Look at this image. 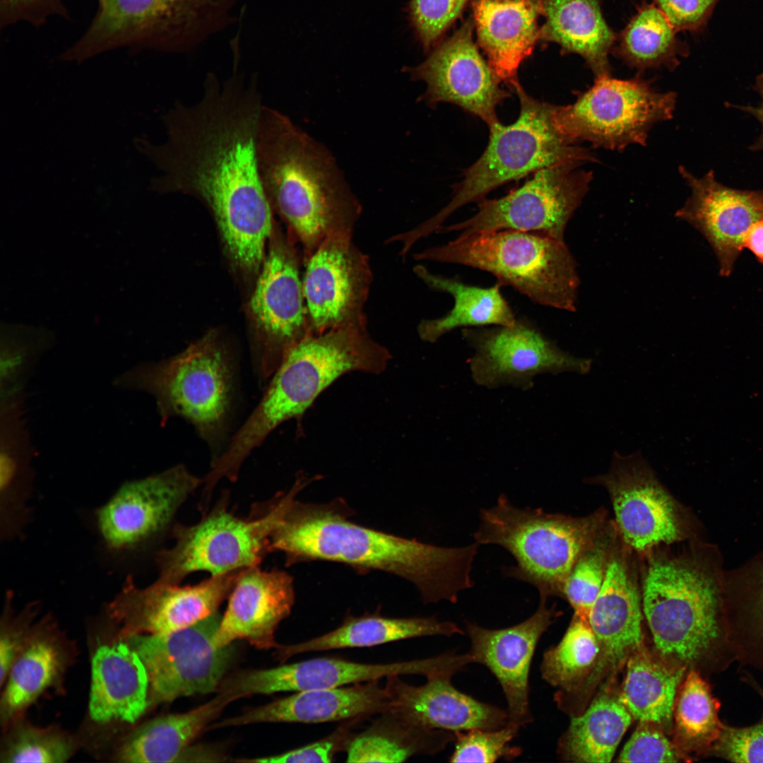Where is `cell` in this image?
<instances>
[{"mask_svg": "<svg viewBox=\"0 0 763 763\" xmlns=\"http://www.w3.org/2000/svg\"><path fill=\"white\" fill-rule=\"evenodd\" d=\"M264 105L254 80L233 76L220 83L210 75L198 102L177 101L165 114V141L141 146L160 172L155 187L201 198L232 259L243 267L262 261L272 228L256 156Z\"/></svg>", "mask_w": 763, "mask_h": 763, "instance_id": "obj_1", "label": "cell"}, {"mask_svg": "<svg viewBox=\"0 0 763 763\" xmlns=\"http://www.w3.org/2000/svg\"><path fill=\"white\" fill-rule=\"evenodd\" d=\"M338 499L329 503L294 499L270 537V552L280 551L288 565L314 560L378 570L415 585L425 603H455L471 588V573L479 545L436 546L359 525Z\"/></svg>", "mask_w": 763, "mask_h": 763, "instance_id": "obj_2", "label": "cell"}, {"mask_svg": "<svg viewBox=\"0 0 763 763\" xmlns=\"http://www.w3.org/2000/svg\"><path fill=\"white\" fill-rule=\"evenodd\" d=\"M718 552L696 548L653 556L643 576L642 610L656 654L671 664L718 674L736 662L724 619Z\"/></svg>", "mask_w": 763, "mask_h": 763, "instance_id": "obj_3", "label": "cell"}, {"mask_svg": "<svg viewBox=\"0 0 763 763\" xmlns=\"http://www.w3.org/2000/svg\"><path fill=\"white\" fill-rule=\"evenodd\" d=\"M256 156L270 203L309 254L326 237L351 233L361 207L333 155L287 115L266 105L259 121Z\"/></svg>", "mask_w": 763, "mask_h": 763, "instance_id": "obj_4", "label": "cell"}, {"mask_svg": "<svg viewBox=\"0 0 763 763\" xmlns=\"http://www.w3.org/2000/svg\"><path fill=\"white\" fill-rule=\"evenodd\" d=\"M390 359L389 351L367 333L365 322L309 333L286 353L259 405L221 454L223 463L239 469L269 433L301 417L341 376L353 371L379 374Z\"/></svg>", "mask_w": 763, "mask_h": 763, "instance_id": "obj_5", "label": "cell"}, {"mask_svg": "<svg viewBox=\"0 0 763 763\" xmlns=\"http://www.w3.org/2000/svg\"><path fill=\"white\" fill-rule=\"evenodd\" d=\"M415 256L478 268L540 305L576 309L580 279L564 239L539 232L503 230L457 237Z\"/></svg>", "mask_w": 763, "mask_h": 763, "instance_id": "obj_6", "label": "cell"}, {"mask_svg": "<svg viewBox=\"0 0 763 763\" xmlns=\"http://www.w3.org/2000/svg\"><path fill=\"white\" fill-rule=\"evenodd\" d=\"M517 95L520 112L509 125L489 126L488 144L480 158L463 172L449 203L415 228L421 238L437 232L461 207L478 202L492 190L543 168L564 164L598 162L587 148L572 143L555 129L552 105L528 95L518 81L510 87Z\"/></svg>", "mask_w": 763, "mask_h": 763, "instance_id": "obj_7", "label": "cell"}, {"mask_svg": "<svg viewBox=\"0 0 763 763\" xmlns=\"http://www.w3.org/2000/svg\"><path fill=\"white\" fill-rule=\"evenodd\" d=\"M604 515L584 517L519 508L501 495L497 504L481 509L475 543L495 544L509 552L516 564L505 575L529 583L540 598L562 596L564 582L579 557L596 542Z\"/></svg>", "mask_w": 763, "mask_h": 763, "instance_id": "obj_8", "label": "cell"}, {"mask_svg": "<svg viewBox=\"0 0 763 763\" xmlns=\"http://www.w3.org/2000/svg\"><path fill=\"white\" fill-rule=\"evenodd\" d=\"M300 475L287 492L277 495L260 513L242 519L220 502L197 524L176 525L175 544L156 556L158 579L179 584L194 572L217 576L259 566L271 552L270 537L296 495L309 483Z\"/></svg>", "mask_w": 763, "mask_h": 763, "instance_id": "obj_9", "label": "cell"}, {"mask_svg": "<svg viewBox=\"0 0 763 763\" xmlns=\"http://www.w3.org/2000/svg\"><path fill=\"white\" fill-rule=\"evenodd\" d=\"M113 384L152 394L162 423L181 416L208 442L220 438L230 408L231 372L214 338L206 337L167 360L134 367Z\"/></svg>", "mask_w": 763, "mask_h": 763, "instance_id": "obj_10", "label": "cell"}, {"mask_svg": "<svg viewBox=\"0 0 763 763\" xmlns=\"http://www.w3.org/2000/svg\"><path fill=\"white\" fill-rule=\"evenodd\" d=\"M576 95L570 105H552L556 131L572 143L588 141L593 148L617 150L646 146L652 127L673 117L677 101L676 93L659 92L639 74L626 80L596 77L593 85Z\"/></svg>", "mask_w": 763, "mask_h": 763, "instance_id": "obj_11", "label": "cell"}, {"mask_svg": "<svg viewBox=\"0 0 763 763\" xmlns=\"http://www.w3.org/2000/svg\"><path fill=\"white\" fill-rule=\"evenodd\" d=\"M580 165L543 168L519 188L495 199L478 202L477 212L437 232H459L458 237L503 230L539 232L564 239L568 223L582 203L593 179Z\"/></svg>", "mask_w": 763, "mask_h": 763, "instance_id": "obj_12", "label": "cell"}, {"mask_svg": "<svg viewBox=\"0 0 763 763\" xmlns=\"http://www.w3.org/2000/svg\"><path fill=\"white\" fill-rule=\"evenodd\" d=\"M221 617L216 612L176 632L131 638V647L146 668L153 702L218 690L235 656L232 644H215Z\"/></svg>", "mask_w": 763, "mask_h": 763, "instance_id": "obj_13", "label": "cell"}, {"mask_svg": "<svg viewBox=\"0 0 763 763\" xmlns=\"http://www.w3.org/2000/svg\"><path fill=\"white\" fill-rule=\"evenodd\" d=\"M461 334L473 350L471 377L488 389L511 386L526 390L538 375L585 374L592 365L591 359L562 350L526 318H516L511 325L462 329Z\"/></svg>", "mask_w": 763, "mask_h": 763, "instance_id": "obj_14", "label": "cell"}, {"mask_svg": "<svg viewBox=\"0 0 763 763\" xmlns=\"http://www.w3.org/2000/svg\"><path fill=\"white\" fill-rule=\"evenodd\" d=\"M588 480L607 490L622 538L634 550L647 552L688 537L682 509L640 451H614L608 471Z\"/></svg>", "mask_w": 763, "mask_h": 763, "instance_id": "obj_15", "label": "cell"}, {"mask_svg": "<svg viewBox=\"0 0 763 763\" xmlns=\"http://www.w3.org/2000/svg\"><path fill=\"white\" fill-rule=\"evenodd\" d=\"M203 479L178 465L125 482L95 511L97 530L114 553L136 551L158 536Z\"/></svg>", "mask_w": 763, "mask_h": 763, "instance_id": "obj_16", "label": "cell"}, {"mask_svg": "<svg viewBox=\"0 0 763 763\" xmlns=\"http://www.w3.org/2000/svg\"><path fill=\"white\" fill-rule=\"evenodd\" d=\"M474 29L469 17L423 62L406 71L427 85L420 101L431 107L439 102L456 105L490 126L499 122L496 108L511 95L480 54L473 39Z\"/></svg>", "mask_w": 763, "mask_h": 763, "instance_id": "obj_17", "label": "cell"}, {"mask_svg": "<svg viewBox=\"0 0 763 763\" xmlns=\"http://www.w3.org/2000/svg\"><path fill=\"white\" fill-rule=\"evenodd\" d=\"M456 666L455 657L451 653L387 663H364L324 656L271 668L242 671L225 678L221 690L236 700L257 694L338 687L392 675H419L428 678L451 674Z\"/></svg>", "mask_w": 763, "mask_h": 763, "instance_id": "obj_18", "label": "cell"}, {"mask_svg": "<svg viewBox=\"0 0 763 763\" xmlns=\"http://www.w3.org/2000/svg\"><path fill=\"white\" fill-rule=\"evenodd\" d=\"M372 277L367 257L352 242L350 233L324 239L309 255L302 279L312 333L365 322Z\"/></svg>", "mask_w": 763, "mask_h": 763, "instance_id": "obj_19", "label": "cell"}, {"mask_svg": "<svg viewBox=\"0 0 763 763\" xmlns=\"http://www.w3.org/2000/svg\"><path fill=\"white\" fill-rule=\"evenodd\" d=\"M540 598L535 613L523 622L502 629H488L467 622L473 663L485 666L496 678L507 702L509 723L520 728L533 716L529 702V674L533 657L543 634L558 616Z\"/></svg>", "mask_w": 763, "mask_h": 763, "instance_id": "obj_20", "label": "cell"}, {"mask_svg": "<svg viewBox=\"0 0 763 763\" xmlns=\"http://www.w3.org/2000/svg\"><path fill=\"white\" fill-rule=\"evenodd\" d=\"M210 0H99L84 35L63 54L82 61L124 47L158 42L199 17Z\"/></svg>", "mask_w": 763, "mask_h": 763, "instance_id": "obj_21", "label": "cell"}, {"mask_svg": "<svg viewBox=\"0 0 763 763\" xmlns=\"http://www.w3.org/2000/svg\"><path fill=\"white\" fill-rule=\"evenodd\" d=\"M678 171L691 194L675 215L702 235L718 259L720 275L728 277L747 230L763 219V189L728 187L716 179L713 170L701 178L682 165Z\"/></svg>", "mask_w": 763, "mask_h": 763, "instance_id": "obj_22", "label": "cell"}, {"mask_svg": "<svg viewBox=\"0 0 763 763\" xmlns=\"http://www.w3.org/2000/svg\"><path fill=\"white\" fill-rule=\"evenodd\" d=\"M243 569L211 576L198 584L185 586L158 579L141 588L129 576L111 604V610L141 631L176 632L216 613Z\"/></svg>", "mask_w": 763, "mask_h": 763, "instance_id": "obj_23", "label": "cell"}, {"mask_svg": "<svg viewBox=\"0 0 763 763\" xmlns=\"http://www.w3.org/2000/svg\"><path fill=\"white\" fill-rule=\"evenodd\" d=\"M304 305L295 259L285 249H272L251 300L252 310L267 343L258 362L264 377L273 374L291 347L312 333Z\"/></svg>", "mask_w": 763, "mask_h": 763, "instance_id": "obj_24", "label": "cell"}, {"mask_svg": "<svg viewBox=\"0 0 763 763\" xmlns=\"http://www.w3.org/2000/svg\"><path fill=\"white\" fill-rule=\"evenodd\" d=\"M641 594L627 562L610 555L601 591L591 609L588 622L598 640L597 664L583 685L592 688L617 671L644 645Z\"/></svg>", "mask_w": 763, "mask_h": 763, "instance_id": "obj_25", "label": "cell"}, {"mask_svg": "<svg viewBox=\"0 0 763 763\" xmlns=\"http://www.w3.org/2000/svg\"><path fill=\"white\" fill-rule=\"evenodd\" d=\"M450 675H435L422 685L392 675L386 678L389 710L424 728L453 733L475 728L497 729L509 723L506 709L480 701L456 689Z\"/></svg>", "mask_w": 763, "mask_h": 763, "instance_id": "obj_26", "label": "cell"}, {"mask_svg": "<svg viewBox=\"0 0 763 763\" xmlns=\"http://www.w3.org/2000/svg\"><path fill=\"white\" fill-rule=\"evenodd\" d=\"M295 603L292 576L281 570L244 569L229 595L214 639L218 646L246 639L259 649L276 648L275 632Z\"/></svg>", "mask_w": 763, "mask_h": 763, "instance_id": "obj_27", "label": "cell"}, {"mask_svg": "<svg viewBox=\"0 0 763 763\" xmlns=\"http://www.w3.org/2000/svg\"><path fill=\"white\" fill-rule=\"evenodd\" d=\"M390 708L379 680L350 685L308 690L276 699L237 716L211 725V728L260 723H320L362 718L367 720Z\"/></svg>", "mask_w": 763, "mask_h": 763, "instance_id": "obj_28", "label": "cell"}, {"mask_svg": "<svg viewBox=\"0 0 763 763\" xmlns=\"http://www.w3.org/2000/svg\"><path fill=\"white\" fill-rule=\"evenodd\" d=\"M474 28L490 68L511 87L539 42L541 0H471Z\"/></svg>", "mask_w": 763, "mask_h": 763, "instance_id": "obj_29", "label": "cell"}, {"mask_svg": "<svg viewBox=\"0 0 763 763\" xmlns=\"http://www.w3.org/2000/svg\"><path fill=\"white\" fill-rule=\"evenodd\" d=\"M148 687L145 665L132 647L121 642L100 646L92 659L91 718L134 723L148 706Z\"/></svg>", "mask_w": 763, "mask_h": 763, "instance_id": "obj_30", "label": "cell"}, {"mask_svg": "<svg viewBox=\"0 0 763 763\" xmlns=\"http://www.w3.org/2000/svg\"><path fill=\"white\" fill-rule=\"evenodd\" d=\"M545 23L539 42H554L561 52L576 54L596 77L610 75L608 56L617 35L605 21L600 0H541Z\"/></svg>", "mask_w": 763, "mask_h": 763, "instance_id": "obj_31", "label": "cell"}, {"mask_svg": "<svg viewBox=\"0 0 763 763\" xmlns=\"http://www.w3.org/2000/svg\"><path fill=\"white\" fill-rule=\"evenodd\" d=\"M456 623L435 617H389L379 613L347 615L336 629L307 641L278 644L274 656L285 662L297 654L382 645L399 640L429 636L464 634Z\"/></svg>", "mask_w": 763, "mask_h": 763, "instance_id": "obj_32", "label": "cell"}, {"mask_svg": "<svg viewBox=\"0 0 763 763\" xmlns=\"http://www.w3.org/2000/svg\"><path fill=\"white\" fill-rule=\"evenodd\" d=\"M723 613L736 661L763 671V550L724 572Z\"/></svg>", "mask_w": 763, "mask_h": 763, "instance_id": "obj_33", "label": "cell"}, {"mask_svg": "<svg viewBox=\"0 0 763 763\" xmlns=\"http://www.w3.org/2000/svg\"><path fill=\"white\" fill-rule=\"evenodd\" d=\"M414 271L430 288L454 298V306L445 315L424 319L419 324L418 332L423 341L434 343L459 328L511 325L517 318L502 295V285L498 282L482 288L464 283L458 278L434 274L420 265L415 267Z\"/></svg>", "mask_w": 763, "mask_h": 763, "instance_id": "obj_34", "label": "cell"}, {"mask_svg": "<svg viewBox=\"0 0 763 763\" xmlns=\"http://www.w3.org/2000/svg\"><path fill=\"white\" fill-rule=\"evenodd\" d=\"M687 668L671 664L644 645L627 661L620 700L635 720L672 731L675 697Z\"/></svg>", "mask_w": 763, "mask_h": 763, "instance_id": "obj_35", "label": "cell"}, {"mask_svg": "<svg viewBox=\"0 0 763 763\" xmlns=\"http://www.w3.org/2000/svg\"><path fill=\"white\" fill-rule=\"evenodd\" d=\"M455 740L454 733L412 724L389 710L356 732L346 751L348 762H402L435 755Z\"/></svg>", "mask_w": 763, "mask_h": 763, "instance_id": "obj_36", "label": "cell"}, {"mask_svg": "<svg viewBox=\"0 0 763 763\" xmlns=\"http://www.w3.org/2000/svg\"><path fill=\"white\" fill-rule=\"evenodd\" d=\"M232 702L229 696L218 692L189 711L148 721L126 741L119 753V759L131 763L179 762L191 742Z\"/></svg>", "mask_w": 763, "mask_h": 763, "instance_id": "obj_37", "label": "cell"}, {"mask_svg": "<svg viewBox=\"0 0 763 763\" xmlns=\"http://www.w3.org/2000/svg\"><path fill=\"white\" fill-rule=\"evenodd\" d=\"M653 2L643 1L636 13L617 35L611 54L638 74L648 69L665 67L674 71L680 57L690 54L688 45Z\"/></svg>", "mask_w": 763, "mask_h": 763, "instance_id": "obj_38", "label": "cell"}, {"mask_svg": "<svg viewBox=\"0 0 763 763\" xmlns=\"http://www.w3.org/2000/svg\"><path fill=\"white\" fill-rule=\"evenodd\" d=\"M721 702L701 672L689 668L675 697L673 742L682 761L709 757L724 726L719 716Z\"/></svg>", "mask_w": 763, "mask_h": 763, "instance_id": "obj_39", "label": "cell"}, {"mask_svg": "<svg viewBox=\"0 0 763 763\" xmlns=\"http://www.w3.org/2000/svg\"><path fill=\"white\" fill-rule=\"evenodd\" d=\"M632 719L618 696L603 693L583 714L572 717L557 752L566 761L610 762Z\"/></svg>", "mask_w": 763, "mask_h": 763, "instance_id": "obj_40", "label": "cell"}, {"mask_svg": "<svg viewBox=\"0 0 763 763\" xmlns=\"http://www.w3.org/2000/svg\"><path fill=\"white\" fill-rule=\"evenodd\" d=\"M599 652L589 622L574 615L560 642L544 653L540 666L542 678L559 688L555 697L572 695L591 675Z\"/></svg>", "mask_w": 763, "mask_h": 763, "instance_id": "obj_41", "label": "cell"}, {"mask_svg": "<svg viewBox=\"0 0 763 763\" xmlns=\"http://www.w3.org/2000/svg\"><path fill=\"white\" fill-rule=\"evenodd\" d=\"M60 663L57 647L47 640L30 644L15 660L1 700L9 718L32 702L53 680Z\"/></svg>", "mask_w": 763, "mask_h": 763, "instance_id": "obj_42", "label": "cell"}, {"mask_svg": "<svg viewBox=\"0 0 763 763\" xmlns=\"http://www.w3.org/2000/svg\"><path fill=\"white\" fill-rule=\"evenodd\" d=\"M54 341L46 329L25 326L1 328L0 353V396L23 393L42 355Z\"/></svg>", "mask_w": 763, "mask_h": 763, "instance_id": "obj_43", "label": "cell"}, {"mask_svg": "<svg viewBox=\"0 0 763 763\" xmlns=\"http://www.w3.org/2000/svg\"><path fill=\"white\" fill-rule=\"evenodd\" d=\"M520 728L508 723L497 729L475 728L455 732L454 750L449 761L492 763L500 759L512 760L522 752L520 747L511 744Z\"/></svg>", "mask_w": 763, "mask_h": 763, "instance_id": "obj_44", "label": "cell"}, {"mask_svg": "<svg viewBox=\"0 0 763 763\" xmlns=\"http://www.w3.org/2000/svg\"><path fill=\"white\" fill-rule=\"evenodd\" d=\"M596 543L577 560L562 592V596L574 608V615L588 621L592 605L603 584L610 556L606 549Z\"/></svg>", "mask_w": 763, "mask_h": 763, "instance_id": "obj_45", "label": "cell"}, {"mask_svg": "<svg viewBox=\"0 0 763 763\" xmlns=\"http://www.w3.org/2000/svg\"><path fill=\"white\" fill-rule=\"evenodd\" d=\"M366 719L353 718L342 721L331 733L319 740L287 752L255 759H237L239 762L251 763H328L334 760L337 754L346 751L355 730Z\"/></svg>", "mask_w": 763, "mask_h": 763, "instance_id": "obj_46", "label": "cell"}, {"mask_svg": "<svg viewBox=\"0 0 763 763\" xmlns=\"http://www.w3.org/2000/svg\"><path fill=\"white\" fill-rule=\"evenodd\" d=\"M471 0H410L409 16L413 28L426 51L461 16Z\"/></svg>", "mask_w": 763, "mask_h": 763, "instance_id": "obj_47", "label": "cell"}, {"mask_svg": "<svg viewBox=\"0 0 763 763\" xmlns=\"http://www.w3.org/2000/svg\"><path fill=\"white\" fill-rule=\"evenodd\" d=\"M71 754V747L62 736L25 728L13 740L4 762L59 763L67 760Z\"/></svg>", "mask_w": 763, "mask_h": 763, "instance_id": "obj_48", "label": "cell"}, {"mask_svg": "<svg viewBox=\"0 0 763 763\" xmlns=\"http://www.w3.org/2000/svg\"><path fill=\"white\" fill-rule=\"evenodd\" d=\"M682 761L673 740L659 725L639 722L624 746L617 762H678Z\"/></svg>", "mask_w": 763, "mask_h": 763, "instance_id": "obj_49", "label": "cell"}, {"mask_svg": "<svg viewBox=\"0 0 763 763\" xmlns=\"http://www.w3.org/2000/svg\"><path fill=\"white\" fill-rule=\"evenodd\" d=\"M709 757L731 762L763 763V716L758 722L748 726L725 723Z\"/></svg>", "mask_w": 763, "mask_h": 763, "instance_id": "obj_50", "label": "cell"}, {"mask_svg": "<svg viewBox=\"0 0 763 763\" xmlns=\"http://www.w3.org/2000/svg\"><path fill=\"white\" fill-rule=\"evenodd\" d=\"M721 0H653L678 30L699 34L707 26Z\"/></svg>", "mask_w": 763, "mask_h": 763, "instance_id": "obj_51", "label": "cell"}, {"mask_svg": "<svg viewBox=\"0 0 763 763\" xmlns=\"http://www.w3.org/2000/svg\"><path fill=\"white\" fill-rule=\"evenodd\" d=\"M64 12L61 0H0L1 26L20 20L40 25L49 16Z\"/></svg>", "mask_w": 763, "mask_h": 763, "instance_id": "obj_52", "label": "cell"}, {"mask_svg": "<svg viewBox=\"0 0 763 763\" xmlns=\"http://www.w3.org/2000/svg\"><path fill=\"white\" fill-rule=\"evenodd\" d=\"M752 88L756 91L761 97L762 101L758 106L737 105L729 102H726V105L729 107L738 109L752 115L760 123L762 132L753 144L748 148L752 151H759L763 150V72L757 75Z\"/></svg>", "mask_w": 763, "mask_h": 763, "instance_id": "obj_53", "label": "cell"}, {"mask_svg": "<svg viewBox=\"0 0 763 763\" xmlns=\"http://www.w3.org/2000/svg\"><path fill=\"white\" fill-rule=\"evenodd\" d=\"M17 639L11 636L5 634L1 637L0 641V680L3 685L5 678L9 673L15 661L18 650Z\"/></svg>", "mask_w": 763, "mask_h": 763, "instance_id": "obj_54", "label": "cell"}, {"mask_svg": "<svg viewBox=\"0 0 763 763\" xmlns=\"http://www.w3.org/2000/svg\"><path fill=\"white\" fill-rule=\"evenodd\" d=\"M743 247L750 250L757 261L763 264V219L749 228L744 237Z\"/></svg>", "mask_w": 763, "mask_h": 763, "instance_id": "obj_55", "label": "cell"}, {"mask_svg": "<svg viewBox=\"0 0 763 763\" xmlns=\"http://www.w3.org/2000/svg\"><path fill=\"white\" fill-rule=\"evenodd\" d=\"M745 682L750 685L759 695L763 704V687L757 682V680L750 674H745ZM763 716V712H762Z\"/></svg>", "mask_w": 763, "mask_h": 763, "instance_id": "obj_56", "label": "cell"}]
</instances>
